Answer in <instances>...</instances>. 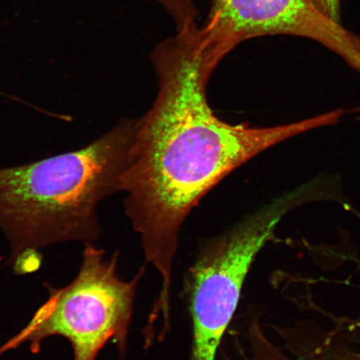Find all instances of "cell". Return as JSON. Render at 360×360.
<instances>
[{
    "label": "cell",
    "instance_id": "obj_4",
    "mask_svg": "<svg viewBox=\"0 0 360 360\" xmlns=\"http://www.w3.org/2000/svg\"><path fill=\"white\" fill-rule=\"evenodd\" d=\"M285 213L280 205L268 207L202 242L183 292L192 328L190 360H217L248 274L260 251L274 240Z\"/></svg>",
    "mask_w": 360,
    "mask_h": 360
},
{
    "label": "cell",
    "instance_id": "obj_1",
    "mask_svg": "<svg viewBox=\"0 0 360 360\" xmlns=\"http://www.w3.org/2000/svg\"><path fill=\"white\" fill-rule=\"evenodd\" d=\"M155 49L159 91L141 120L123 177L125 214L141 236L146 261L171 294L180 229L214 187L252 158L285 139L335 124L331 111L269 128L229 124L209 105L207 86L231 47L205 25L177 30Z\"/></svg>",
    "mask_w": 360,
    "mask_h": 360
},
{
    "label": "cell",
    "instance_id": "obj_6",
    "mask_svg": "<svg viewBox=\"0 0 360 360\" xmlns=\"http://www.w3.org/2000/svg\"><path fill=\"white\" fill-rule=\"evenodd\" d=\"M319 11L331 20L340 22L341 0H311Z\"/></svg>",
    "mask_w": 360,
    "mask_h": 360
},
{
    "label": "cell",
    "instance_id": "obj_5",
    "mask_svg": "<svg viewBox=\"0 0 360 360\" xmlns=\"http://www.w3.org/2000/svg\"><path fill=\"white\" fill-rule=\"evenodd\" d=\"M205 25L233 47L251 39L292 35L315 40L360 65V37L328 18L311 0H210Z\"/></svg>",
    "mask_w": 360,
    "mask_h": 360
},
{
    "label": "cell",
    "instance_id": "obj_3",
    "mask_svg": "<svg viewBox=\"0 0 360 360\" xmlns=\"http://www.w3.org/2000/svg\"><path fill=\"white\" fill-rule=\"evenodd\" d=\"M118 252L110 258L93 245H85L79 272L69 285L48 287L49 297L20 332L0 346V356L30 344L39 352L47 338L60 336L70 342L74 360H96L112 340L120 353L127 351L135 295L145 269L130 281L117 274Z\"/></svg>",
    "mask_w": 360,
    "mask_h": 360
},
{
    "label": "cell",
    "instance_id": "obj_2",
    "mask_svg": "<svg viewBox=\"0 0 360 360\" xmlns=\"http://www.w3.org/2000/svg\"><path fill=\"white\" fill-rule=\"evenodd\" d=\"M137 128L138 120L123 119L79 150L0 168V228L11 262L56 243L98 240L97 206L123 191Z\"/></svg>",
    "mask_w": 360,
    "mask_h": 360
}]
</instances>
